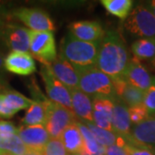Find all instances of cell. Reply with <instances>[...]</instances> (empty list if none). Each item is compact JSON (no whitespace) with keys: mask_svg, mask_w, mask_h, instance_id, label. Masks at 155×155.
<instances>
[{"mask_svg":"<svg viewBox=\"0 0 155 155\" xmlns=\"http://www.w3.org/2000/svg\"><path fill=\"white\" fill-rule=\"evenodd\" d=\"M130 61L126 45L116 31H108L100 41L96 67L112 79L123 78Z\"/></svg>","mask_w":155,"mask_h":155,"instance_id":"6da1fadb","label":"cell"},{"mask_svg":"<svg viewBox=\"0 0 155 155\" xmlns=\"http://www.w3.org/2000/svg\"><path fill=\"white\" fill-rule=\"evenodd\" d=\"M100 42L80 41L67 34L61 42V54L75 69L96 67Z\"/></svg>","mask_w":155,"mask_h":155,"instance_id":"7a4b0ae2","label":"cell"},{"mask_svg":"<svg viewBox=\"0 0 155 155\" xmlns=\"http://www.w3.org/2000/svg\"><path fill=\"white\" fill-rule=\"evenodd\" d=\"M78 75V88L90 97H103L111 101L117 99L110 77L97 67L75 69Z\"/></svg>","mask_w":155,"mask_h":155,"instance_id":"3957f363","label":"cell"},{"mask_svg":"<svg viewBox=\"0 0 155 155\" xmlns=\"http://www.w3.org/2000/svg\"><path fill=\"white\" fill-rule=\"evenodd\" d=\"M29 51L31 55L44 66H50L58 56L53 32L29 31Z\"/></svg>","mask_w":155,"mask_h":155,"instance_id":"277c9868","label":"cell"},{"mask_svg":"<svg viewBox=\"0 0 155 155\" xmlns=\"http://www.w3.org/2000/svg\"><path fill=\"white\" fill-rule=\"evenodd\" d=\"M124 27L129 33L141 38L155 39V17L147 6L134 7L126 18Z\"/></svg>","mask_w":155,"mask_h":155,"instance_id":"5b68a950","label":"cell"},{"mask_svg":"<svg viewBox=\"0 0 155 155\" xmlns=\"http://www.w3.org/2000/svg\"><path fill=\"white\" fill-rule=\"evenodd\" d=\"M76 122L77 117L73 111L49 100L48 116L44 126L50 138H60L63 131L68 126Z\"/></svg>","mask_w":155,"mask_h":155,"instance_id":"8992f818","label":"cell"},{"mask_svg":"<svg viewBox=\"0 0 155 155\" xmlns=\"http://www.w3.org/2000/svg\"><path fill=\"white\" fill-rule=\"evenodd\" d=\"M13 16L32 31H49L56 29L55 24L46 11L36 8L21 7L13 11Z\"/></svg>","mask_w":155,"mask_h":155,"instance_id":"52a82bcc","label":"cell"},{"mask_svg":"<svg viewBox=\"0 0 155 155\" xmlns=\"http://www.w3.org/2000/svg\"><path fill=\"white\" fill-rule=\"evenodd\" d=\"M40 74L44 82L46 91L49 100L72 111V99L69 90L56 78L49 66L42 65L40 70Z\"/></svg>","mask_w":155,"mask_h":155,"instance_id":"ba28073f","label":"cell"},{"mask_svg":"<svg viewBox=\"0 0 155 155\" xmlns=\"http://www.w3.org/2000/svg\"><path fill=\"white\" fill-rule=\"evenodd\" d=\"M17 135L22 140L28 152H40L49 140L50 136L44 125H23L17 128Z\"/></svg>","mask_w":155,"mask_h":155,"instance_id":"9c48e42d","label":"cell"},{"mask_svg":"<svg viewBox=\"0 0 155 155\" xmlns=\"http://www.w3.org/2000/svg\"><path fill=\"white\" fill-rule=\"evenodd\" d=\"M127 143L147 147L155 151V116H150L144 122L134 125L130 135L126 138Z\"/></svg>","mask_w":155,"mask_h":155,"instance_id":"30bf717a","label":"cell"},{"mask_svg":"<svg viewBox=\"0 0 155 155\" xmlns=\"http://www.w3.org/2000/svg\"><path fill=\"white\" fill-rule=\"evenodd\" d=\"M123 78L130 84L143 91L155 82V77L152 76L140 61L134 57L128 62Z\"/></svg>","mask_w":155,"mask_h":155,"instance_id":"8fae6325","label":"cell"},{"mask_svg":"<svg viewBox=\"0 0 155 155\" xmlns=\"http://www.w3.org/2000/svg\"><path fill=\"white\" fill-rule=\"evenodd\" d=\"M5 69L14 74L27 76L35 72L33 56L28 52H11L4 60Z\"/></svg>","mask_w":155,"mask_h":155,"instance_id":"7c38bea8","label":"cell"},{"mask_svg":"<svg viewBox=\"0 0 155 155\" xmlns=\"http://www.w3.org/2000/svg\"><path fill=\"white\" fill-rule=\"evenodd\" d=\"M69 34L80 41L87 42H100L104 38L105 31L99 22L95 21H78L71 23Z\"/></svg>","mask_w":155,"mask_h":155,"instance_id":"4fadbf2b","label":"cell"},{"mask_svg":"<svg viewBox=\"0 0 155 155\" xmlns=\"http://www.w3.org/2000/svg\"><path fill=\"white\" fill-rule=\"evenodd\" d=\"M30 29L17 24L7 25L3 32L4 41L11 52L29 51Z\"/></svg>","mask_w":155,"mask_h":155,"instance_id":"5bb4252c","label":"cell"},{"mask_svg":"<svg viewBox=\"0 0 155 155\" xmlns=\"http://www.w3.org/2000/svg\"><path fill=\"white\" fill-rule=\"evenodd\" d=\"M117 99L129 107L143 104L145 91L130 84L124 78L112 79Z\"/></svg>","mask_w":155,"mask_h":155,"instance_id":"9a60e30c","label":"cell"},{"mask_svg":"<svg viewBox=\"0 0 155 155\" xmlns=\"http://www.w3.org/2000/svg\"><path fill=\"white\" fill-rule=\"evenodd\" d=\"M51 71L68 90L78 88V75L71 63L58 54L55 61L49 66Z\"/></svg>","mask_w":155,"mask_h":155,"instance_id":"2e32d148","label":"cell"},{"mask_svg":"<svg viewBox=\"0 0 155 155\" xmlns=\"http://www.w3.org/2000/svg\"><path fill=\"white\" fill-rule=\"evenodd\" d=\"M113 108L114 102L111 100L103 97L92 98L93 124L100 128L113 132L111 123Z\"/></svg>","mask_w":155,"mask_h":155,"instance_id":"e0dca14e","label":"cell"},{"mask_svg":"<svg viewBox=\"0 0 155 155\" xmlns=\"http://www.w3.org/2000/svg\"><path fill=\"white\" fill-rule=\"evenodd\" d=\"M112 128L116 135L127 138L131 134L132 123L128 114V107L121 100L114 101L112 112Z\"/></svg>","mask_w":155,"mask_h":155,"instance_id":"ac0fdd59","label":"cell"},{"mask_svg":"<svg viewBox=\"0 0 155 155\" xmlns=\"http://www.w3.org/2000/svg\"><path fill=\"white\" fill-rule=\"evenodd\" d=\"M69 92L72 99V111L75 116L82 119L84 122L93 123L91 97L79 88L70 89Z\"/></svg>","mask_w":155,"mask_h":155,"instance_id":"d6986e66","label":"cell"},{"mask_svg":"<svg viewBox=\"0 0 155 155\" xmlns=\"http://www.w3.org/2000/svg\"><path fill=\"white\" fill-rule=\"evenodd\" d=\"M60 139L69 154H81L84 140L77 122L68 126L61 134Z\"/></svg>","mask_w":155,"mask_h":155,"instance_id":"ffe728a7","label":"cell"},{"mask_svg":"<svg viewBox=\"0 0 155 155\" xmlns=\"http://www.w3.org/2000/svg\"><path fill=\"white\" fill-rule=\"evenodd\" d=\"M49 100L45 101H35L28 108L24 117L22 119V122L27 126L34 125H44L47 116L48 107Z\"/></svg>","mask_w":155,"mask_h":155,"instance_id":"44dd1931","label":"cell"},{"mask_svg":"<svg viewBox=\"0 0 155 155\" xmlns=\"http://www.w3.org/2000/svg\"><path fill=\"white\" fill-rule=\"evenodd\" d=\"M132 53L139 61H152L155 58V39L140 38L131 46Z\"/></svg>","mask_w":155,"mask_h":155,"instance_id":"7402d4cb","label":"cell"},{"mask_svg":"<svg viewBox=\"0 0 155 155\" xmlns=\"http://www.w3.org/2000/svg\"><path fill=\"white\" fill-rule=\"evenodd\" d=\"M84 140V147L81 155H104L105 148L98 144L88 127L81 122H77Z\"/></svg>","mask_w":155,"mask_h":155,"instance_id":"603a6c76","label":"cell"},{"mask_svg":"<svg viewBox=\"0 0 155 155\" xmlns=\"http://www.w3.org/2000/svg\"><path fill=\"white\" fill-rule=\"evenodd\" d=\"M102 5L109 13L122 20H126L132 11V0H102Z\"/></svg>","mask_w":155,"mask_h":155,"instance_id":"cb8c5ba5","label":"cell"},{"mask_svg":"<svg viewBox=\"0 0 155 155\" xmlns=\"http://www.w3.org/2000/svg\"><path fill=\"white\" fill-rule=\"evenodd\" d=\"M2 94L7 106L17 113L22 110H28L34 103V100L12 90H6Z\"/></svg>","mask_w":155,"mask_h":155,"instance_id":"d4e9b609","label":"cell"},{"mask_svg":"<svg viewBox=\"0 0 155 155\" xmlns=\"http://www.w3.org/2000/svg\"><path fill=\"white\" fill-rule=\"evenodd\" d=\"M0 149L7 155H26L28 153V148L17 134L10 138L0 139Z\"/></svg>","mask_w":155,"mask_h":155,"instance_id":"484cf974","label":"cell"},{"mask_svg":"<svg viewBox=\"0 0 155 155\" xmlns=\"http://www.w3.org/2000/svg\"><path fill=\"white\" fill-rule=\"evenodd\" d=\"M84 124L91 130V132L92 133L96 140L98 142V144L104 147V148L110 147V146H112V145L116 144L118 135H116L115 133L103 129V128H100V127H97L93 123L84 122Z\"/></svg>","mask_w":155,"mask_h":155,"instance_id":"4316f807","label":"cell"},{"mask_svg":"<svg viewBox=\"0 0 155 155\" xmlns=\"http://www.w3.org/2000/svg\"><path fill=\"white\" fill-rule=\"evenodd\" d=\"M42 155H70L65 148L61 140L50 139L41 151Z\"/></svg>","mask_w":155,"mask_h":155,"instance_id":"83f0119b","label":"cell"},{"mask_svg":"<svg viewBox=\"0 0 155 155\" xmlns=\"http://www.w3.org/2000/svg\"><path fill=\"white\" fill-rule=\"evenodd\" d=\"M128 114H129L131 123L134 126L140 124V122H144L145 120H147L148 117H150L143 104L129 107L128 108Z\"/></svg>","mask_w":155,"mask_h":155,"instance_id":"f1b7e54d","label":"cell"},{"mask_svg":"<svg viewBox=\"0 0 155 155\" xmlns=\"http://www.w3.org/2000/svg\"><path fill=\"white\" fill-rule=\"evenodd\" d=\"M143 105L149 116H155V82L145 91Z\"/></svg>","mask_w":155,"mask_h":155,"instance_id":"f546056e","label":"cell"},{"mask_svg":"<svg viewBox=\"0 0 155 155\" xmlns=\"http://www.w3.org/2000/svg\"><path fill=\"white\" fill-rule=\"evenodd\" d=\"M17 134V127L11 122L0 121V139H7Z\"/></svg>","mask_w":155,"mask_h":155,"instance_id":"4dcf8cb0","label":"cell"},{"mask_svg":"<svg viewBox=\"0 0 155 155\" xmlns=\"http://www.w3.org/2000/svg\"><path fill=\"white\" fill-rule=\"evenodd\" d=\"M124 148L126 150L127 155H155V153L153 150L145 147L130 143H127L125 145Z\"/></svg>","mask_w":155,"mask_h":155,"instance_id":"1f68e13d","label":"cell"},{"mask_svg":"<svg viewBox=\"0 0 155 155\" xmlns=\"http://www.w3.org/2000/svg\"><path fill=\"white\" fill-rule=\"evenodd\" d=\"M17 112L10 109L5 102L2 92H0V116L5 119H10L15 116Z\"/></svg>","mask_w":155,"mask_h":155,"instance_id":"d6a6232c","label":"cell"},{"mask_svg":"<svg viewBox=\"0 0 155 155\" xmlns=\"http://www.w3.org/2000/svg\"><path fill=\"white\" fill-rule=\"evenodd\" d=\"M104 155H127V153L124 147L115 144L105 147Z\"/></svg>","mask_w":155,"mask_h":155,"instance_id":"836d02e7","label":"cell"},{"mask_svg":"<svg viewBox=\"0 0 155 155\" xmlns=\"http://www.w3.org/2000/svg\"><path fill=\"white\" fill-rule=\"evenodd\" d=\"M4 75H5V65H4V59L0 54V86L4 85L5 84V79H4Z\"/></svg>","mask_w":155,"mask_h":155,"instance_id":"e575fe53","label":"cell"},{"mask_svg":"<svg viewBox=\"0 0 155 155\" xmlns=\"http://www.w3.org/2000/svg\"><path fill=\"white\" fill-rule=\"evenodd\" d=\"M147 7V9L152 12V14H153L155 17V0L150 1Z\"/></svg>","mask_w":155,"mask_h":155,"instance_id":"d590c367","label":"cell"},{"mask_svg":"<svg viewBox=\"0 0 155 155\" xmlns=\"http://www.w3.org/2000/svg\"><path fill=\"white\" fill-rule=\"evenodd\" d=\"M26 155H42L40 152H28Z\"/></svg>","mask_w":155,"mask_h":155,"instance_id":"8d00e7d4","label":"cell"},{"mask_svg":"<svg viewBox=\"0 0 155 155\" xmlns=\"http://www.w3.org/2000/svg\"><path fill=\"white\" fill-rule=\"evenodd\" d=\"M0 155H7V154H6L5 152H3L2 150L0 149Z\"/></svg>","mask_w":155,"mask_h":155,"instance_id":"74e56055","label":"cell"},{"mask_svg":"<svg viewBox=\"0 0 155 155\" xmlns=\"http://www.w3.org/2000/svg\"><path fill=\"white\" fill-rule=\"evenodd\" d=\"M151 62H152V64H153V67H155V58H154V59H153V61H151Z\"/></svg>","mask_w":155,"mask_h":155,"instance_id":"f35d334b","label":"cell"},{"mask_svg":"<svg viewBox=\"0 0 155 155\" xmlns=\"http://www.w3.org/2000/svg\"><path fill=\"white\" fill-rule=\"evenodd\" d=\"M2 25V22H1V19H0V26Z\"/></svg>","mask_w":155,"mask_h":155,"instance_id":"ab89813d","label":"cell"},{"mask_svg":"<svg viewBox=\"0 0 155 155\" xmlns=\"http://www.w3.org/2000/svg\"><path fill=\"white\" fill-rule=\"evenodd\" d=\"M73 155H81V154H73Z\"/></svg>","mask_w":155,"mask_h":155,"instance_id":"60d3db41","label":"cell"}]
</instances>
